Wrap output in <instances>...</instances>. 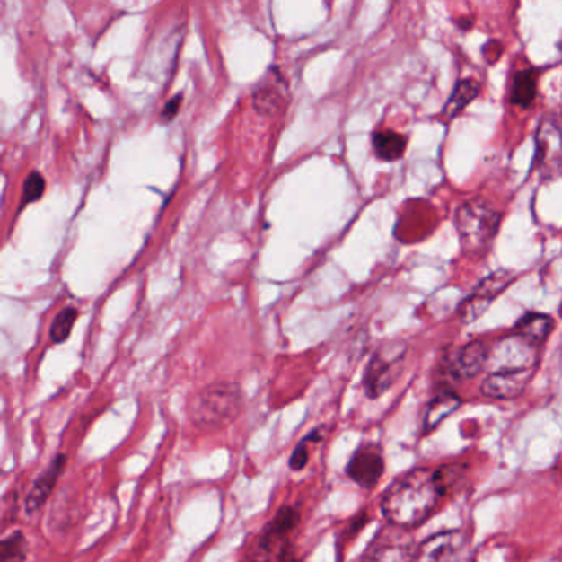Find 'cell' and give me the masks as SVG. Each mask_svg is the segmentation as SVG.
<instances>
[{
  "mask_svg": "<svg viewBox=\"0 0 562 562\" xmlns=\"http://www.w3.org/2000/svg\"><path fill=\"white\" fill-rule=\"evenodd\" d=\"M406 352V345L400 342L386 343L376 350L363 376V388L368 398H380L396 382L401 374Z\"/></svg>",
  "mask_w": 562,
  "mask_h": 562,
  "instance_id": "277c9868",
  "label": "cell"
},
{
  "mask_svg": "<svg viewBox=\"0 0 562 562\" xmlns=\"http://www.w3.org/2000/svg\"><path fill=\"white\" fill-rule=\"evenodd\" d=\"M299 522H301V512L297 508L282 506L281 510L274 514L271 522L266 524L254 548L272 556V552L279 546V542H282L289 532L294 531L299 526Z\"/></svg>",
  "mask_w": 562,
  "mask_h": 562,
  "instance_id": "7c38bea8",
  "label": "cell"
},
{
  "mask_svg": "<svg viewBox=\"0 0 562 562\" xmlns=\"http://www.w3.org/2000/svg\"><path fill=\"white\" fill-rule=\"evenodd\" d=\"M453 220L463 250L470 254H482L490 248L500 230L502 213L490 201L472 198L457 208Z\"/></svg>",
  "mask_w": 562,
  "mask_h": 562,
  "instance_id": "7a4b0ae2",
  "label": "cell"
},
{
  "mask_svg": "<svg viewBox=\"0 0 562 562\" xmlns=\"http://www.w3.org/2000/svg\"><path fill=\"white\" fill-rule=\"evenodd\" d=\"M309 442L311 441L305 437V439H302L301 443L294 449L291 461H289V467H291L294 472H301V470H303V469L307 467V463H309V449H307Z\"/></svg>",
  "mask_w": 562,
  "mask_h": 562,
  "instance_id": "cb8c5ba5",
  "label": "cell"
},
{
  "mask_svg": "<svg viewBox=\"0 0 562 562\" xmlns=\"http://www.w3.org/2000/svg\"><path fill=\"white\" fill-rule=\"evenodd\" d=\"M279 562H301L299 561V558L295 556V552L292 549L289 544H284V548H281V551H279Z\"/></svg>",
  "mask_w": 562,
  "mask_h": 562,
  "instance_id": "484cf974",
  "label": "cell"
},
{
  "mask_svg": "<svg viewBox=\"0 0 562 562\" xmlns=\"http://www.w3.org/2000/svg\"><path fill=\"white\" fill-rule=\"evenodd\" d=\"M442 495L434 482V470L416 469L398 479L384 492L382 516L396 528L411 530L431 516Z\"/></svg>",
  "mask_w": 562,
  "mask_h": 562,
  "instance_id": "6da1fadb",
  "label": "cell"
},
{
  "mask_svg": "<svg viewBox=\"0 0 562 562\" xmlns=\"http://www.w3.org/2000/svg\"><path fill=\"white\" fill-rule=\"evenodd\" d=\"M408 139L394 131H378L373 134V151L378 159L384 162H396L406 152Z\"/></svg>",
  "mask_w": 562,
  "mask_h": 562,
  "instance_id": "ac0fdd59",
  "label": "cell"
},
{
  "mask_svg": "<svg viewBox=\"0 0 562 562\" xmlns=\"http://www.w3.org/2000/svg\"><path fill=\"white\" fill-rule=\"evenodd\" d=\"M463 473L465 465L461 463L441 465L434 470V482L437 485V490L441 492L442 496L451 495L459 487V483L463 480Z\"/></svg>",
  "mask_w": 562,
  "mask_h": 562,
  "instance_id": "ffe728a7",
  "label": "cell"
},
{
  "mask_svg": "<svg viewBox=\"0 0 562 562\" xmlns=\"http://www.w3.org/2000/svg\"><path fill=\"white\" fill-rule=\"evenodd\" d=\"M552 330H554V321L551 315L538 313V312L526 313L514 325V333L536 347H541L542 343L548 340Z\"/></svg>",
  "mask_w": 562,
  "mask_h": 562,
  "instance_id": "9a60e30c",
  "label": "cell"
},
{
  "mask_svg": "<svg viewBox=\"0 0 562 562\" xmlns=\"http://www.w3.org/2000/svg\"><path fill=\"white\" fill-rule=\"evenodd\" d=\"M45 193V179L41 177L39 171H31L27 177V180L23 183V190H22V205H29L33 201L40 200Z\"/></svg>",
  "mask_w": 562,
  "mask_h": 562,
  "instance_id": "603a6c76",
  "label": "cell"
},
{
  "mask_svg": "<svg viewBox=\"0 0 562 562\" xmlns=\"http://www.w3.org/2000/svg\"><path fill=\"white\" fill-rule=\"evenodd\" d=\"M534 169L542 180H554L562 175V118L558 114L544 116L536 134Z\"/></svg>",
  "mask_w": 562,
  "mask_h": 562,
  "instance_id": "5b68a950",
  "label": "cell"
},
{
  "mask_svg": "<svg viewBox=\"0 0 562 562\" xmlns=\"http://www.w3.org/2000/svg\"><path fill=\"white\" fill-rule=\"evenodd\" d=\"M538 94V80L532 70L518 71L512 81L510 101L514 106L530 108Z\"/></svg>",
  "mask_w": 562,
  "mask_h": 562,
  "instance_id": "d6986e66",
  "label": "cell"
},
{
  "mask_svg": "<svg viewBox=\"0 0 562 562\" xmlns=\"http://www.w3.org/2000/svg\"><path fill=\"white\" fill-rule=\"evenodd\" d=\"M534 373L536 370L488 373V376L483 380L480 391L490 400H514L524 392Z\"/></svg>",
  "mask_w": 562,
  "mask_h": 562,
  "instance_id": "8fae6325",
  "label": "cell"
},
{
  "mask_svg": "<svg viewBox=\"0 0 562 562\" xmlns=\"http://www.w3.org/2000/svg\"><path fill=\"white\" fill-rule=\"evenodd\" d=\"M417 548L402 528L392 526L376 534L363 552L362 562H414Z\"/></svg>",
  "mask_w": 562,
  "mask_h": 562,
  "instance_id": "ba28073f",
  "label": "cell"
},
{
  "mask_svg": "<svg viewBox=\"0 0 562 562\" xmlns=\"http://www.w3.org/2000/svg\"><path fill=\"white\" fill-rule=\"evenodd\" d=\"M181 100H183V96L177 94L173 100L169 101L165 104V108L162 110V119L163 121H171L177 116V112L180 110Z\"/></svg>",
  "mask_w": 562,
  "mask_h": 562,
  "instance_id": "d4e9b609",
  "label": "cell"
},
{
  "mask_svg": "<svg viewBox=\"0 0 562 562\" xmlns=\"http://www.w3.org/2000/svg\"><path fill=\"white\" fill-rule=\"evenodd\" d=\"M384 473L382 449L376 443H364L353 452L347 465V475L362 488H374Z\"/></svg>",
  "mask_w": 562,
  "mask_h": 562,
  "instance_id": "30bf717a",
  "label": "cell"
},
{
  "mask_svg": "<svg viewBox=\"0 0 562 562\" xmlns=\"http://www.w3.org/2000/svg\"><path fill=\"white\" fill-rule=\"evenodd\" d=\"M490 352L482 342H472L455 353L449 364V370L455 380H469L482 373L488 364Z\"/></svg>",
  "mask_w": 562,
  "mask_h": 562,
  "instance_id": "5bb4252c",
  "label": "cell"
},
{
  "mask_svg": "<svg viewBox=\"0 0 562 562\" xmlns=\"http://www.w3.org/2000/svg\"><path fill=\"white\" fill-rule=\"evenodd\" d=\"M242 409L240 386L233 382H220L208 386L191 404L190 417L201 429H220L232 424Z\"/></svg>",
  "mask_w": 562,
  "mask_h": 562,
  "instance_id": "3957f363",
  "label": "cell"
},
{
  "mask_svg": "<svg viewBox=\"0 0 562 562\" xmlns=\"http://www.w3.org/2000/svg\"><path fill=\"white\" fill-rule=\"evenodd\" d=\"M516 279V274L508 269H500L495 271L485 277L470 295H467L461 305H459V319L463 323H472L479 321L485 312L488 311V307L492 305V302L502 294L506 287H510Z\"/></svg>",
  "mask_w": 562,
  "mask_h": 562,
  "instance_id": "52a82bcc",
  "label": "cell"
},
{
  "mask_svg": "<svg viewBox=\"0 0 562 562\" xmlns=\"http://www.w3.org/2000/svg\"><path fill=\"white\" fill-rule=\"evenodd\" d=\"M27 561V541L21 531L5 538L0 546V562Z\"/></svg>",
  "mask_w": 562,
  "mask_h": 562,
  "instance_id": "7402d4cb",
  "label": "cell"
},
{
  "mask_svg": "<svg viewBox=\"0 0 562 562\" xmlns=\"http://www.w3.org/2000/svg\"><path fill=\"white\" fill-rule=\"evenodd\" d=\"M462 400L452 391H442L431 400L427 411L424 414V431L431 432L445 421L453 411H457Z\"/></svg>",
  "mask_w": 562,
  "mask_h": 562,
  "instance_id": "2e32d148",
  "label": "cell"
},
{
  "mask_svg": "<svg viewBox=\"0 0 562 562\" xmlns=\"http://www.w3.org/2000/svg\"><path fill=\"white\" fill-rule=\"evenodd\" d=\"M66 455L65 453H58L50 465L40 473V477L33 482L31 490L27 493V498H25V510L27 513L40 512L41 506L47 503V500L50 498L53 488L57 487V482L60 479L63 472H65V467H66Z\"/></svg>",
  "mask_w": 562,
  "mask_h": 562,
  "instance_id": "4fadbf2b",
  "label": "cell"
},
{
  "mask_svg": "<svg viewBox=\"0 0 562 562\" xmlns=\"http://www.w3.org/2000/svg\"><path fill=\"white\" fill-rule=\"evenodd\" d=\"M538 348L520 335L513 333L493 347L488 356L490 373L524 372L536 370L538 366Z\"/></svg>",
  "mask_w": 562,
  "mask_h": 562,
  "instance_id": "8992f818",
  "label": "cell"
},
{
  "mask_svg": "<svg viewBox=\"0 0 562 562\" xmlns=\"http://www.w3.org/2000/svg\"><path fill=\"white\" fill-rule=\"evenodd\" d=\"M480 90H482V84L477 80L467 78V80L459 81L453 88L451 98L445 102V108L442 112L443 118L451 121L455 116H459L480 94Z\"/></svg>",
  "mask_w": 562,
  "mask_h": 562,
  "instance_id": "e0dca14e",
  "label": "cell"
},
{
  "mask_svg": "<svg viewBox=\"0 0 562 562\" xmlns=\"http://www.w3.org/2000/svg\"><path fill=\"white\" fill-rule=\"evenodd\" d=\"M467 546V534L459 530L437 532L419 544L414 562H459Z\"/></svg>",
  "mask_w": 562,
  "mask_h": 562,
  "instance_id": "9c48e42d",
  "label": "cell"
},
{
  "mask_svg": "<svg viewBox=\"0 0 562 562\" xmlns=\"http://www.w3.org/2000/svg\"><path fill=\"white\" fill-rule=\"evenodd\" d=\"M78 319V311L75 307H66L57 313L50 329V338L53 343L65 342L70 337L73 325Z\"/></svg>",
  "mask_w": 562,
  "mask_h": 562,
  "instance_id": "44dd1931",
  "label": "cell"
}]
</instances>
